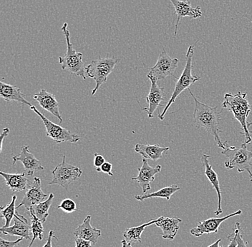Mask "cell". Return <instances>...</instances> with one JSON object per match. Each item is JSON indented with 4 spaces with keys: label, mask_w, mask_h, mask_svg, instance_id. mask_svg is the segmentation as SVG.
I'll list each match as a JSON object with an SVG mask.
<instances>
[{
    "label": "cell",
    "mask_w": 252,
    "mask_h": 247,
    "mask_svg": "<svg viewBox=\"0 0 252 247\" xmlns=\"http://www.w3.org/2000/svg\"><path fill=\"white\" fill-rule=\"evenodd\" d=\"M247 144L244 143L242 147L236 148L226 144V149L222 151V155L226 156L227 161L224 166L227 169H236L239 173L247 171L250 174V181L252 182V152L248 150Z\"/></svg>",
    "instance_id": "8992f818"
},
{
    "label": "cell",
    "mask_w": 252,
    "mask_h": 247,
    "mask_svg": "<svg viewBox=\"0 0 252 247\" xmlns=\"http://www.w3.org/2000/svg\"><path fill=\"white\" fill-rule=\"evenodd\" d=\"M180 190V187L178 185L168 186V187H165L160 189V190H158L155 192L146 193L143 195H135V199L140 201H143L146 199H153V198H163L166 200H170L171 196Z\"/></svg>",
    "instance_id": "cb8c5ba5"
},
{
    "label": "cell",
    "mask_w": 252,
    "mask_h": 247,
    "mask_svg": "<svg viewBox=\"0 0 252 247\" xmlns=\"http://www.w3.org/2000/svg\"><path fill=\"white\" fill-rule=\"evenodd\" d=\"M161 169L160 165L152 167L149 165L147 159L143 158L141 167L138 169V174L137 177L132 178L131 181L138 182L143 192L147 193L151 190V184L155 180L156 175L160 172Z\"/></svg>",
    "instance_id": "7c38bea8"
},
{
    "label": "cell",
    "mask_w": 252,
    "mask_h": 247,
    "mask_svg": "<svg viewBox=\"0 0 252 247\" xmlns=\"http://www.w3.org/2000/svg\"><path fill=\"white\" fill-rule=\"evenodd\" d=\"M247 127H248L249 132H250V135H251L252 138V122H248Z\"/></svg>",
    "instance_id": "ab89813d"
},
{
    "label": "cell",
    "mask_w": 252,
    "mask_h": 247,
    "mask_svg": "<svg viewBox=\"0 0 252 247\" xmlns=\"http://www.w3.org/2000/svg\"><path fill=\"white\" fill-rule=\"evenodd\" d=\"M170 1L172 3L175 12L177 15V20L175 25L174 36L176 37L181 19L186 17H191L192 19L199 18L202 16L203 12L199 6L196 7H192L189 0H170Z\"/></svg>",
    "instance_id": "4fadbf2b"
},
{
    "label": "cell",
    "mask_w": 252,
    "mask_h": 247,
    "mask_svg": "<svg viewBox=\"0 0 252 247\" xmlns=\"http://www.w3.org/2000/svg\"><path fill=\"white\" fill-rule=\"evenodd\" d=\"M28 212H29L30 215H31L32 235L31 244H30L28 247H32L34 241L36 240V239H39L40 241L43 240L44 229L43 225H42L43 223L34 215V212H33L32 208L30 209Z\"/></svg>",
    "instance_id": "4316f807"
},
{
    "label": "cell",
    "mask_w": 252,
    "mask_h": 247,
    "mask_svg": "<svg viewBox=\"0 0 252 247\" xmlns=\"http://www.w3.org/2000/svg\"><path fill=\"white\" fill-rule=\"evenodd\" d=\"M53 238L58 240V237L54 235V231L51 230L49 232V235L48 237H47L46 244L44 245L43 247H53V245H52V244H53V242H52Z\"/></svg>",
    "instance_id": "8d00e7d4"
},
{
    "label": "cell",
    "mask_w": 252,
    "mask_h": 247,
    "mask_svg": "<svg viewBox=\"0 0 252 247\" xmlns=\"http://www.w3.org/2000/svg\"><path fill=\"white\" fill-rule=\"evenodd\" d=\"M189 91L194 100L195 108L193 118L195 126L197 129L201 127L205 129L208 134L214 137V141L219 147L221 148L223 150L226 149V144L228 141H223L220 138V134L222 132L220 130V112L218 111V107H211L205 105L195 97L190 88Z\"/></svg>",
    "instance_id": "6da1fadb"
},
{
    "label": "cell",
    "mask_w": 252,
    "mask_h": 247,
    "mask_svg": "<svg viewBox=\"0 0 252 247\" xmlns=\"http://www.w3.org/2000/svg\"><path fill=\"white\" fill-rule=\"evenodd\" d=\"M0 231L4 235L18 236L26 240L31 239V225L28 223V220L23 215H20L18 212L15 217V224L13 226L9 227L2 226Z\"/></svg>",
    "instance_id": "2e32d148"
},
{
    "label": "cell",
    "mask_w": 252,
    "mask_h": 247,
    "mask_svg": "<svg viewBox=\"0 0 252 247\" xmlns=\"http://www.w3.org/2000/svg\"><path fill=\"white\" fill-rule=\"evenodd\" d=\"M220 242H221V240L220 239V240H217V242H214V244H212V245H211L210 246L208 247H220Z\"/></svg>",
    "instance_id": "f35d334b"
},
{
    "label": "cell",
    "mask_w": 252,
    "mask_h": 247,
    "mask_svg": "<svg viewBox=\"0 0 252 247\" xmlns=\"http://www.w3.org/2000/svg\"><path fill=\"white\" fill-rule=\"evenodd\" d=\"M220 247H223V246H220Z\"/></svg>",
    "instance_id": "60d3db41"
},
{
    "label": "cell",
    "mask_w": 252,
    "mask_h": 247,
    "mask_svg": "<svg viewBox=\"0 0 252 247\" xmlns=\"http://www.w3.org/2000/svg\"><path fill=\"white\" fill-rule=\"evenodd\" d=\"M134 150L136 153L141 155L143 158L157 161L163 157V154H168L169 147H161L158 144H137Z\"/></svg>",
    "instance_id": "44dd1931"
},
{
    "label": "cell",
    "mask_w": 252,
    "mask_h": 247,
    "mask_svg": "<svg viewBox=\"0 0 252 247\" xmlns=\"http://www.w3.org/2000/svg\"><path fill=\"white\" fill-rule=\"evenodd\" d=\"M48 197V195L42 191L41 179L39 177H34L32 182L25 191L23 200L17 206V209L23 206L27 210L29 211L32 206L46 200Z\"/></svg>",
    "instance_id": "30bf717a"
},
{
    "label": "cell",
    "mask_w": 252,
    "mask_h": 247,
    "mask_svg": "<svg viewBox=\"0 0 252 247\" xmlns=\"http://www.w3.org/2000/svg\"><path fill=\"white\" fill-rule=\"evenodd\" d=\"M181 222H182V220L178 217L170 218V217H160L157 219L155 225L161 229L163 232L162 237L163 239L173 240L180 229L179 224Z\"/></svg>",
    "instance_id": "ac0fdd59"
},
{
    "label": "cell",
    "mask_w": 252,
    "mask_h": 247,
    "mask_svg": "<svg viewBox=\"0 0 252 247\" xmlns=\"http://www.w3.org/2000/svg\"><path fill=\"white\" fill-rule=\"evenodd\" d=\"M242 214V210H238L226 217H220V218H210L200 221L195 227L190 229V234L194 237H199L204 234H209L212 233H217L219 232L220 224L223 221L231 217L241 215Z\"/></svg>",
    "instance_id": "8fae6325"
},
{
    "label": "cell",
    "mask_w": 252,
    "mask_h": 247,
    "mask_svg": "<svg viewBox=\"0 0 252 247\" xmlns=\"http://www.w3.org/2000/svg\"><path fill=\"white\" fill-rule=\"evenodd\" d=\"M209 158L210 156L203 155L201 157V162L205 168L204 174L209 182L212 184L214 190H216L218 196V208L215 212V215L217 216H220L223 213L221 209V192H220V181H219L218 174H217L214 169H213L212 165L209 163Z\"/></svg>",
    "instance_id": "d6986e66"
},
{
    "label": "cell",
    "mask_w": 252,
    "mask_h": 247,
    "mask_svg": "<svg viewBox=\"0 0 252 247\" xmlns=\"http://www.w3.org/2000/svg\"><path fill=\"white\" fill-rule=\"evenodd\" d=\"M53 179L49 185H58L67 190L69 186L81 177L83 171L78 166H74L66 162V156L63 155L62 163L52 170Z\"/></svg>",
    "instance_id": "52a82bcc"
},
{
    "label": "cell",
    "mask_w": 252,
    "mask_h": 247,
    "mask_svg": "<svg viewBox=\"0 0 252 247\" xmlns=\"http://www.w3.org/2000/svg\"><path fill=\"white\" fill-rule=\"evenodd\" d=\"M23 238H20L18 240L14 241V242H9V241L3 240L2 238L0 237V247H15L19 245L21 241H23Z\"/></svg>",
    "instance_id": "1f68e13d"
},
{
    "label": "cell",
    "mask_w": 252,
    "mask_h": 247,
    "mask_svg": "<svg viewBox=\"0 0 252 247\" xmlns=\"http://www.w3.org/2000/svg\"><path fill=\"white\" fill-rule=\"evenodd\" d=\"M75 247H92V243L89 241L81 238H76L75 240Z\"/></svg>",
    "instance_id": "e575fe53"
},
{
    "label": "cell",
    "mask_w": 252,
    "mask_h": 247,
    "mask_svg": "<svg viewBox=\"0 0 252 247\" xmlns=\"http://www.w3.org/2000/svg\"><path fill=\"white\" fill-rule=\"evenodd\" d=\"M91 216L88 215L86 217L83 222L75 229L74 236L76 238L83 239V240L89 241L94 245H96L99 237L101 236V231L91 226Z\"/></svg>",
    "instance_id": "ffe728a7"
},
{
    "label": "cell",
    "mask_w": 252,
    "mask_h": 247,
    "mask_svg": "<svg viewBox=\"0 0 252 247\" xmlns=\"http://www.w3.org/2000/svg\"></svg>",
    "instance_id": "b9f144b4"
},
{
    "label": "cell",
    "mask_w": 252,
    "mask_h": 247,
    "mask_svg": "<svg viewBox=\"0 0 252 247\" xmlns=\"http://www.w3.org/2000/svg\"><path fill=\"white\" fill-rule=\"evenodd\" d=\"M179 59L177 58H171L168 53L163 49L159 55L157 64L150 69L148 78L154 79L158 82L159 80H165L169 76H173V73L178 67Z\"/></svg>",
    "instance_id": "9c48e42d"
},
{
    "label": "cell",
    "mask_w": 252,
    "mask_h": 247,
    "mask_svg": "<svg viewBox=\"0 0 252 247\" xmlns=\"http://www.w3.org/2000/svg\"><path fill=\"white\" fill-rule=\"evenodd\" d=\"M237 228L235 226V230L234 233L231 235L228 236V240L230 241L229 245L227 247H237V242H236V237H237Z\"/></svg>",
    "instance_id": "836d02e7"
},
{
    "label": "cell",
    "mask_w": 252,
    "mask_h": 247,
    "mask_svg": "<svg viewBox=\"0 0 252 247\" xmlns=\"http://www.w3.org/2000/svg\"><path fill=\"white\" fill-rule=\"evenodd\" d=\"M194 55V46L190 45L189 47L188 51H187V55H186V63L185 67L183 71L182 74L180 78H175V80H177L175 84L174 89L171 95V98L168 100V103L165 105L164 110L161 113L158 114V118L160 120L163 121L164 119L165 115L168 111V109L171 106L172 104L174 103L175 101L178 98L179 95L185 91L186 89H189L190 85L194 84L196 82L200 80L199 77L196 75H192V60H193V56Z\"/></svg>",
    "instance_id": "3957f363"
},
{
    "label": "cell",
    "mask_w": 252,
    "mask_h": 247,
    "mask_svg": "<svg viewBox=\"0 0 252 247\" xmlns=\"http://www.w3.org/2000/svg\"><path fill=\"white\" fill-rule=\"evenodd\" d=\"M53 199H54V194L53 193H50L49 197L47 198L46 200L42 201V202L35 204V205L31 207L34 215L42 223H45L46 221L47 217L49 216V209L53 204Z\"/></svg>",
    "instance_id": "484cf974"
},
{
    "label": "cell",
    "mask_w": 252,
    "mask_h": 247,
    "mask_svg": "<svg viewBox=\"0 0 252 247\" xmlns=\"http://www.w3.org/2000/svg\"><path fill=\"white\" fill-rule=\"evenodd\" d=\"M31 109L42 119L46 130V136L51 138L57 144H61L62 142L77 143L80 141V137L78 135L72 133L67 129L52 122L46 116H44L35 106L32 105Z\"/></svg>",
    "instance_id": "ba28073f"
},
{
    "label": "cell",
    "mask_w": 252,
    "mask_h": 247,
    "mask_svg": "<svg viewBox=\"0 0 252 247\" xmlns=\"http://www.w3.org/2000/svg\"><path fill=\"white\" fill-rule=\"evenodd\" d=\"M119 61L120 58L116 56H105L103 58L100 56L86 67L87 78L93 79L95 82V86L93 89L91 95H94L99 88L108 81V77Z\"/></svg>",
    "instance_id": "5b68a950"
},
{
    "label": "cell",
    "mask_w": 252,
    "mask_h": 247,
    "mask_svg": "<svg viewBox=\"0 0 252 247\" xmlns=\"http://www.w3.org/2000/svg\"><path fill=\"white\" fill-rule=\"evenodd\" d=\"M12 160L14 165L17 162H21L28 175L32 176L36 171L45 169L41 165L40 162L31 153L28 146L22 147L20 155L13 156Z\"/></svg>",
    "instance_id": "9a60e30c"
},
{
    "label": "cell",
    "mask_w": 252,
    "mask_h": 247,
    "mask_svg": "<svg viewBox=\"0 0 252 247\" xmlns=\"http://www.w3.org/2000/svg\"><path fill=\"white\" fill-rule=\"evenodd\" d=\"M33 98L37 101L41 108L56 116L60 122L62 123L63 117L60 112L59 103L54 94L47 92L45 89H42L40 92L34 94Z\"/></svg>",
    "instance_id": "e0dca14e"
},
{
    "label": "cell",
    "mask_w": 252,
    "mask_h": 247,
    "mask_svg": "<svg viewBox=\"0 0 252 247\" xmlns=\"http://www.w3.org/2000/svg\"><path fill=\"white\" fill-rule=\"evenodd\" d=\"M221 106L222 108L233 113L234 118L242 126V134L245 138L244 143L250 144L252 138L247 127V118L251 111V108L247 100V93L239 92L236 94L227 93L224 95V100Z\"/></svg>",
    "instance_id": "7a4b0ae2"
},
{
    "label": "cell",
    "mask_w": 252,
    "mask_h": 247,
    "mask_svg": "<svg viewBox=\"0 0 252 247\" xmlns=\"http://www.w3.org/2000/svg\"><path fill=\"white\" fill-rule=\"evenodd\" d=\"M105 163V158L102 155L95 153L94 155V166L95 167L96 171H98L101 167L102 165Z\"/></svg>",
    "instance_id": "4dcf8cb0"
},
{
    "label": "cell",
    "mask_w": 252,
    "mask_h": 247,
    "mask_svg": "<svg viewBox=\"0 0 252 247\" xmlns=\"http://www.w3.org/2000/svg\"><path fill=\"white\" fill-rule=\"evenodd\" d=\"M67 23L63 24L62 29L67 43V52L64 56H60L59 63L62 66V70L67 71L72 75L81 77L83 80H86V67L83 61V55L78 53L74 49L70 42V32L67 29Z\"/></svg>",
    "instance_id": "277c9868"
},
{
    "label": "cell",
    "mask_w": 252,
    "mask_h": 247,
    "mask_svg": "<svg viewBox=\"0 0 252 247\" xmlns=\"http://www.w3.org/2000/svg\"><path fill=\"white\" fill-rule=\"evenodd\" d=\"M0 97L7 102L15 101L23 105L32 106L31 102L25 99V94L22 92L21 89H19L15 85L7 84L2 82H0Z\"/></svg>",
    "instance_id": "603a6c76"
},
{
    "label": "cell",
    "mask_w": 252,
    "mask_h": 247,
    "mask_svg": "<svg viewBox=\"0 0 252 247\" xmlns=\"http://www.w3.org/2000/svg\"><path fill=\"white\" fill-rule=\"evenodd\" d=\"M151 81V86L150 89L149 95L146 97V101L149 104L147 108L142 109L143 111L147 113L150 119L154 117V112L159 106H162L160 102L164 100V88L160 87L158 84L157 80L151 78H148Z\"/></svg>",
    "instance_id": "5bb4252c"
},
{
    "label": "cell",
    "mask_w": 252,
    "mask_h": 247,
    "mask_svg": "<svg viewBox=\"0 0 252 247\" xmlns=\"http://www.w3.org/2000/svg\"><path fill=\"white\" fill-rule=\"evenodd\" d=\"M9 128L6 127V128L3 129V131L1 132V135H0V139H1V144H0V153L2 152L3 148V142H4V138L7 137L8 135L9 134Z\"/></svg>",
    "instance_id": "d590c367"
},
{
    "label": "cell",
    "mask_w": 252,
    "mask_h": 247,
    "mask_svg": "<svg viewBox=\"0 0 252 247\" xmlns=\"http://www.w3.org/2000/svg\"><path fill=\"white\" fill-rule=\"evenodd\" d=\"M17 197L16 195L12 196V201L5 207H1V219H4L5 224L4 227L10 226V223L12 219L15 218L17 215V212L16 211L17 207H15L16 200Z\"/></svg>",
    "instance_id": "83f0119b"
},
{
    "label": "cell",
    "mask_w": 252,
    "mask_h": 247,
    "mask_svg": "<svg viewBox=\"0 0 252 247\" xmlns=\"http://www.w3.org/2000/svg\"><path fill=\"white\" fill-rule=\"evenodd\" d=\"M121 244H122V247H133V244L127 242L126 240L121 241Z\"/></svg>",
    "instance_id": "74e56055"
},
{
    "label": "cell",
    "mask_w": 252,
    "mask_h": 247,
    "mask_svg": "<svg viewBox=\"0 0 252 247\" xmlns=\"http://www.w3.org/2000/svg\"><path fill=\"white\" fill-rule=\"evenodd\" d=\"M112 169H113V165L111 163H108V162H105L103 165H102L100 169H99L98 172L102 171V172L105 173V174H108L109 176H113V174L112 172Z\"/></svg>",
    "instance_id": "d6a6232c"
},
{
    "label": "cell",
    "mask_w": 252,
    "mask_h": 247,
    "mask_svg": "<svg viewBox=\"0 0 252 247\" xmlns=\"http://www.w3.org/2000/svg\"><path fill=\"white\" fill-rule=\"evenodd\" d=\"M236 228H237V237H236V242H237V247H248L247 246V243L244 242L243 237L241 235V224L239 222H236L235 224Z\"/></svg>",
    "instance_id": "f546056e"
},
{
    "label": "cell",
    "mask_w": 252,
    "mask_h": 247,
    "mask_svg": "<svg viewBox=\"0 0 252 247\" xmlns=\"http://www.w3.org/2000/svg\"><path fill=\"white\" fill-rule=\"evenodd\" d=\"M157 221V220H151L149 222L142 224L141 226L127 228L124 232V237L125 238L124 240L131 244L135 243V242H141V235L144 232L145 229L147 226L155 224Z\"/></svg>",
    "instance_id": "d4e9b609"
},
{
    "label": "cell",
    "mask_w": 252,
    "mask_h": 247,
    "mask_svg": "<svg viewBox=\"0 0 252 247\" xmlns=\"http://www.w3.org/2000/svg\"><path fill=\"white\" fill-rule=\"evenodd\" d=\"M0 175L4 178L6 185L14 192L26 191L31 185L30 179L25 176V173L10 174L0 171Z\"/></svg>",
    "instance_id": "7402d4cb"
},
{
    "label": "cell",
    "mask_w": 252,
    "mask_h": 247,
    "mask_svg": "<svg viewBox=\"0 0 252 247\" xmlns=\"http://www.w3.org/2000/svg\"><path fill=\"white\" fill-rule=\"evenodd\" d=\"M58 209H62L63 212L66 213H72L77 209L76 203L69 198L63 199L61 204L58 207Z\"/></svg>",
    "instance_id": "f1b7e54d"
}]
</instances>
